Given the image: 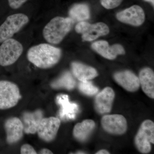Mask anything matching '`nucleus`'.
<instances>
[{
	"mask_svg": "<svg viewBox=\"0 0 154 154\" xmlns=\"http://www.w3.org/2000/svg\"><path fill=\"white\" fill-rule=\"evenodd\" d=\"M110 153L105 149L100 150L99 151L97 152L96 154H109Z\"/></svg>",
	"mask_w": 154,
	"mask_h": 154,
	"instance_id": "obj_28",
	"label": "nucleus"
},
{
	"mask_svg": "<svg viewBox=\"0 0 154 154\" xmlns=\"http://www.w3.org/2000/svg\"><path fill=\"white\" fill-rule=\"evenodd\" d=\"M69 15L74 22H82L90 18V9L86 4H76L70 9Z\"/></svg>",
	"mask_w": 154,
	"mask_h": 154,
	"instance_id": "obj_20",
	"label": "nucleus"
},
{
	"mask_svg": "<svg viewBox=\"0 0 154 154\" xmlns=\"http://www.w3.org/2000/svg\"><path fill=\"white\" fill-rule=\"evenodd\" d=\"M101 124L103 129L111 134H124L127 129L126 119L120 114L104 116L101 120Z\"/></svg>",
	"mask_w": 154,
	"mask_h": 154,
	"instance_id": "obj_8",
	"label": "nucleus"
},
{
	"mask_svg": "<svg viewBox=\"0 0 154 154\" xmlns=\"http://www.w3.org/2000/svg\"><path fill=\"white\" fill-rule=\"evenodd\" d=\"M22 98L20 90L15 83L0 81V110L15 107Z\"/></svg>",
	"mask_w": 154,
	"mask_h": 154,
	"instance_id": "obj_6",
	"label": "nucleus"
},
{
	"mask_svg": "<svg viewBox=\"0 0 154 154\" xmlns=\"http://www.w3.org/2000/svg\"><path fill=\"white\" fill-rule=\"evenodd\" d=\"M20 152L22 154H37L35 149L32 146L28 144L23 145L20 149Z\"/></svg>",
	"mask_w": 154,
	"mask_h": 154,
	"instance_id": "obj_25",
	"label": "nucleus"
},
{
	"mask_svg": "<svg viewBox=\"0 0 154 154\" xmlns=\"http://www.w3.org/2000/svg\"><path fill=\"white\" fill-rule=\"evenodd\" d=\"M74 22L70 17H54L45 26L43 37L48 43L59 44L71 30Z\"/></svg>",
	"mask_w": 154,
	"mask_h": 154,
	"instance_id": "obj_2",
	"label": "nucleus"
},
{
	"mask_svg": "<svg viewBox=\"0 0 154 154\" xmlns=\"http://www.w3.org/2000/svg\"><path fill=\"white\" fill-rule=\"evenodd\" d=\"M116 18L123 23L139 26L144 22L145 16L143 10L140 7L133 5L118 13L116 15Z\"/></svg>",
	"mask_w": 154,
	"mask_h": 154,
	"instance_id": "obj_10",
	"label": "nucleus"
},
{
	"mask_svg": "<svg viewBox=\"0 0 154 154\" xmlns=\"http://www.w3.org/2000/svg\"><path fill=\"white\" fill-rule=\"evenodd\" d=\"M90 25V23L88 22L83 21L79 22L76 25L75 30L77 33L82 34L86 31Z\"/></svg>",
	"mask_w": 154,
	"mask_h": 154,
	"instance_id": "obj_26",
	"label": "nucleus"
},
{
	"mask_svg": "<svg viewBox=\"0 0 154 154\" xmlns=\"http://www.w3.org/2000/svg\"><path fill=\"white\" fill-rule=\"evenodd\" d=\"M72 72L74 75L81 82L89 81L98 75L96 69L92 67L74 62L71 64Z\"/></svg>",
	"mask_w": 154,
	"mask_h": 154,
	"instance_id": "obj_17",
	"label": "nucleus"
},
{
	"mask_svg": "<svg viewBox=\"0 0 154 154\" xmlns=\"http://www.w3.org/2000/svg\"><path fill=\"white\" fill-rule=\"evenodd\" d=\"M135 144L137 149L143 154H147L154 143V123L150 120H145L141 125L135 137Z\"/></svg>",
	"mask_w": 154,
	"mask_h": 154,
	"instance_id": "obj_5",
	"label": "nucleus"
},
{
	"mask_svg": "<svg viewBox=\"0 0 154 154\" xmlns=\"http://www.w3.org/2000/svg\"><path fill=\"white\" fill-rule=\"evenodd\" d=\"M28 1V0H8V2L10 8L16 10L21 8Z\"/></svg>",
	"mask_w": 154,
	"mask_h": 154,
	"instance_id": "obj_24",
	"label": "nucleus"
},
{
	"mask_svg": "<svg viewBox=\"0 0 154 154\" xmlns=\"http://www.w3.org/2000/svg\"><path fill=\"white\" fill-rule=\"evenodd\" d=\"M93 49L102 57L109 60H114L118 55L125 53L124 48L119 44L109 46L108 42L101 40L96 42L92 45Z\"/></svg>",
	"mask_w": 154,
	"mask_h": 154,
	"instance_id": "obj_12",
	"label": "nucleus"
},
{
	"mask_svg": "<svg viewBox=\"0 0 154 154\" xmlns=\"http://www.w3.org/2000/svg\"><path fill=\"white\" fill-rule=\"evenodd\" d=\"M6 141L9 144H14L22 139L24 135V126L22 120L18 117H11L5 122Z\"/></svg>",
	"mask_w": 154,
	"mask_h": 154,
	"instance_id": "obj_9",
	"label": "nucleus"
},
{
	"mask_svg": "<svg viewBox=\"0 0 154 154\" xmlns=\"http://www.w3.org/2000/svg\"><path fill=\"white\" fill-rule=\"evenodd\" d=\"M60 123L59 119L57 117H43L38 127L36 133L42 140L46 142H51L55 138Z\"/></svg>",
	"mask_w": 154,
	"mask_h": 154,
	"instance_id": "obj_7",
	"label": "nucleus"
},
{
	"mask_svg": "<svg viewBox=\"0 0 154 154\" xmlns=\"http://www.w3.org/2000/svg\"><path fill=\"white\" fill-rule=\"evenodd\" d=\"M140 84L142 89L148 97L154 98V73L149 68H145L140 71L139 74Z\"/></svg>",
	"mask_w": 154,
	"mask_h": 154,
	"instance_id": "obj_16",
	"label": "nucleus"
},
{
	"mask_svg": "<svg viewBox=\"0 0 154 154\" xmlns=\"http://www.w3.org/2000/svg\"><path fill=\"white\" fill-rule=\"evenodd\" d=\"M38 153L41 154H53V152L49 149L44 148L42 149Z\"/></svg>",
	"mask_w": 154,
	"mask_h": 154,
	"instance_id": "obj_27",
	"label": "nucleus"
},
{
	"mask_svg": "<svg viewBox=\"0 0 154 154\" xmlns=\"http://www.w3.org/2000/svg\"><path fill=\"white\" fill-rule=\"evenodd\" d=\"M29 22V18L23 14L9 16L0 26V43L12 38Z\"/></svg>",
	"mask_w": 154,
	"mask_h": 154,
	"instance_id": "obj_3",
	"label": "nucleus"
},
{
	"mask_svg": "<svg viewBox=\"0 0 154 154\" xmlns=\"http://www.w3.org/2000/svg\"><path fill=\"white\" fill-rule=\"evenodd\" d=\"M56 102L60 106L59 115L61 118L69 119L75 118L79 110V107L77 104L69 102L67 95H60L57 96Z\"/></svg>",
	"mask_w": 154,
	"mask_h": 154,
	"instance_id": "obj_15",
	"label": "nucleus"
},
{
	"mask_svg": "<svg viewBox=\"0 0 154 154\" xmlns=\"http://www.w3.org/2000/svg\"><path fill=\"white\" fill-rule=\"evenodd\" d=\"M23 51V45L16 39L10 38L5 40L0 45V66H7L13 64Z\"/></svg>",
	"mask_w": 154,
	"mask_h": 154,
	"instance_id": "obj_4",
	"label": "nucleus"
},
{
	"mask_svg": "<svg viewBox=\"0 0 154 154\" xmlns=\"http://www.w3.org/2000/svg\"><path fill=\"white\" fill-rule=\"evenodd\" d=\"M42 110H37L33 112H25L22 114V121L24 133L26 134H35L43 118Z\"/></svg>",
	"mask_w": 154,
	"mask_h": 154,
	"instance_id": "obj_14",
	"label": "nucleus"
},
{
	"mask_svg": "<svg viewBox=\"0 0 154 154\" xmlns=\"http://www.w3.org/2000/svg\"><path fill=\"white\" fill-rule=\"evenodd\" d=\"M79 89L83 94L88 96H94L97 94L99 89L89 81L80 82L79 85Z\"/></svg>",
	"mask_w": 154,
	"mask_h": 154,
	"instance_id": "obj_22",
	"label": "nucleus"
},
{
	"mask_svg": "<svg viewBox=\"0 0 154 154\" xmlns=\"http://www.w3.org/2000/svg\"><path fill=\"white\" fill-rule=\"evenodd\" d=\"M95 122L91 119H86L75 125L73 130L74 137L81 142L87 140L95 127Z\"/></svg>",
	"mask_w": 154,
	"mask_h": 154,
	"instance_id": "obj_18",
	"label": "nucleus"
},
{
	"mask_svg": "<svg viewBox=\"0 0 154 154\" xmlns=\"http://www.w3.org/2000/svg\"><path fill=\"white\" fill-rule=\"evenodd\" d=\"M75 85V81L69 72L64 73L58 79L51 84V86L53 89H65L68 90H72Z\"/></svg>",
	"mask_w": 154,
	"mask_h": 154,
	"instance_id": "obj_21",
	"label": "nucleus"
},
{
	"mask_svg": "<svg viewBox=\"0 0 154 154\" xmlns=\"http://www.w3.org/2000/svg\"><path fill=\"white\" fill-rule=\"evenodd\" d=\"M144 1H146V2H150L154 6V0H144Z\"/></svg>",
	"mask_w": 154,
	"mask_h": 154,
	"instance_id": "obj_29",
	"label": "nucleus"
},
{
	"mask_svg": "<svg viewBox=\"0 0 154 154\" xmlns=\"http://www.w3.org/2000/svg\"><path fill=\"white\" fill-rule=\"evenodd\" d=\"M109 32V28L105 23L99 22L93 25L90 24L82 33V38L83 41H92L100 36L107 35Z\"/></svg>",
	"mask_w": 154,
	"mask_h": 154,
	"instance_id": "obj_19",
	"label": "nucleus"
},
{
	"mask_svg": "<svg viewBox=\"0 0 154 154\" xmlns=\"http://www.w3.org/2000/svg\"><path fill=\"white\" fill-rule=\"evenodd\" d=\"M115 97L112 88L106 87L97 94L95 99V109L100 114L110 113Z\"/></svg>",
	"mask_w": 154,
	"mask_h": 154,
	"instance_id": "obj_11",
	"label": "nucleus"
},
{
	"mask_svg": "<svg viewBox=\"0 0 154 154\" xmlns=\"http://www.w3.org/2000/svg\"><path fill=\"white\" fill-rule=\"evenodd\" d=\"M123 0H100L101 5L106 9L116 8L121 4Z\"/></svg>",
	"mask_w": 154,
	"mask_h": 154,
	"instance_id": "obj_23",
	"label": "nucleus"
},
{
	"mask_svg": "<svg viewBox=\"0 0 154 154\" xmlns=\"http://www.w3.org/2000/svg\"><path fill=\"white\" fill-rule=\"evenodd\" d=\"M114 79L119 85L129 92L137 91L140 86L139 78L130 71L116 73Z\"/></svg>",
	"mask_w": 154,
	"mask_h": 154,
	"instance_id": "obj_13",
	"label": "nucleus"
},
{
	"mask_svg": "<svg viewBox=\"0 0 154 154\" xmlns=\"http://www.w3.org/2000/svg\"><path fill=\"white\" fill-rule=\"evenodd\" d=\"M60 48L47 43L34 45L27 52L28 60L39 68L47 69L57 64L61 56Z\"/></svg>",
	"mask_w": 154,
	"mask_h": 154,
	"instance_id": "obj_1",
	"label": "nucleus"
}]
</instances>
